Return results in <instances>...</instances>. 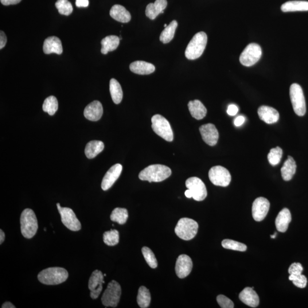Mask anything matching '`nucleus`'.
Segmentation results:
<instances>
[{"label": "nucleus", "instance_id": "f257e3e1", "mask_svg": "<svg viewBox=\"0 0 308 308\" xmlns=\"http://www.w3.org/2000/svg\"><path fill=\"white\" fill-rule=\"evenodd\" d=\"M171 170L169 167L162 165L148 166L139 174L140 180L149 182H161L169 178Z\"/></svg>", "mask_w": 308, "mask_h": 308}, {"label": "nucleus", "instance_id": "f03ea898", "mask_svg": "<svg viewBox=\"0 0 308 308\" xmlns=\"http://www.w3.org/2000/svg\"><path fill=\"white\" fill-rule=\"evenodd\" d=\"M68 272L61 267H52L45 269L39 273L38 280L45 285H58L68 279Z\"/></svg>", "mask_w": 308, "mask_h": 308}, {"label": "nucleus", "instance_id": "7ed1b4c3", "mask_svg": "<svg viewBox=\"0 0 308 308\" xmlns=\"http://www.w3.org/2000/svg\"><path fill=\"white\" fill-rule=\"evenodd\" d=\"M207 43V36L205 33L201 32L195 34L187 46L185 56L187 59L196 60L204 53Z\"/></svg>", "mask_w": 308, "mask_h": 308}, {"label": "nucleus", "instance_id": "20e7f679", "mask_svg": "<svg viewBox=\"0 0 308 308\" xmlns=\"http://www.w3.org/2000/svg\"><path fill=\"white\" fill-rule=\"evenodd\" d=\"M20 224L22 235L25 238L31 239L36 235L38 228V221L32 209L26 208L23 210Z\"/></svg>", "mask_w": 308, "mask_h": 308}, {"label": "nucleus", "instance_id": "39448f33", "mask_svg": "<svg viewBox=\"0 0 308 308\" xmlns=\"http://www.w3.org/2000/svg\"><path fill=\"white\" fill-rule=\"evenodd\" d=\"M199 225L196 221L190 218H182L175 228V233L181 239L192 240L197 235Z\"/></svg>", "mask_w": 308, "mask_h": 308}, {"label": "nucleus", "instance_id": "423d86ee", "mask_svg": "<svg viewBox=\"0 0 308 308\" xmlns=\"http://www.w3.org/2000/svg\"><path fill=\"white\" fill-rule=\"evenodd\" d=\"M152 128L159 136L167 142H172L174 139V134L170 123L165 117L157 114L151 118Z\"/></svg>", "mask_w": 308, "mask_h": 308}, {"label": "nucleus", "instance_id": "0eeeda50", "mask_svg": "<svg viewBox=\"0 0 308 308\" xmlns=\"http://www.w3.org/2000/svg\"><path fill=\"white\" fill-rule=\"evenodd\" d=\"M121 294V287L116 281L112 280L108 283L101 301L105 307L115 308L118 306Z\"/></svg>", "mask_w": 308, "mask_h": 308}, {"label": "nucleus", "instance_id": "6e6552de", "mask_svg": "<svg viewBox=\"0 0 308 308\" xmlns=\"http://www.w3.org/2000/svg\"><path fill=\"white\" fill-rule=\"evenodd\" d=\"M290 95L292 106L296 114L302 116L306 113V103L303 89L298 84L291 86Z\"/></svg>", "mask_w": 308, "mask_h": 308}, {"label": "nucleus", "instance_id": "1a4fd4ad", "mask_svg": "<svg viewBox=\"0 0 308 308\" xmlns=\"http://www.w3.org/2000/svg\"><path fill=\"white\" fill-rule=\"evenodd\" d=\"M262 50L259 45L252 43L249 44L241 53L240 56L241 64L247 67L254 65L262 57Z\"/></svg>", "mask_w": 308, "mask_h": 308}, {"label": "nucleus", "instance_id": "9d476101", "mask_svg": "<svg viewBox=\"0 0 308 308\" xmlns=\"http://www.w3.org/2000/svg\"><path fill=\"white\" fill-rule=\"evenodd\" d=\"M208 177L210 181L217 186L227 187L231 181L229 171L220 166L212 167L209 171Z\"/></svg>", "mask_w": 308, "mask_h": 308}, {"label": "nucleus", "instance_id": "9b49d317", "mask_svg": "<svg viewBox=\"0 0 308 308\" xmlns=\"http://www.w3.org/2000/svg\"><path fill=\"white\" fill-rule=\"evenodd\" d=\"M62 223L65 227L72 231H79L81 229L80 221L77 217L73 210L70 208L62 207L60 204H57Z\"/></svg>", "mask_w": 308, "mask_h": 308}, {"label": "nucleus", "instance_id": "f8f14e48", "mask_svg": "<svg viewBox=\"0 0 308 308\" xmlns=\"http://www.w3.org/2000/svg\"><path fill=\"white\" fill-rule=\"evenodd\" d=\"M187 188L192 192L193 198L197 201H203L207 196V191L204 182L197 177L190 178L186 182Z\"/></svg>", "mask_w": 308, "mask_h": 308}, {"label": "nucleus", "instance_id": "ddd939ff", "mask_svg": "<svg viewBox=\"0 0 308 308\" xmlns=\"http://www.w3.org/2000/svg\"><path fill=\"white\" fill-rule=\"evenodd\" d=\"M270 207V203L267 199L260 197L253 203L252 213L253 219L256 221L263 220L267 215Z\"/></svg>", "mask_w": 308, "mask_h": 308}, {"label": "nucleus", "instance_id": "4468645a", "mask_svg": "<svg viewBox=\"0 0 308 308\" xmlns=\"http://www.w3.org/2000/svg\"><path fill=\"white\" fill-rule=\"evenodd\" d=\"M103 283L104 281L103 272L99 270L94 271L89 281V289L91 291V297L93 299L99 297L103 289Z\"/></svg>", "mask_w": 308, "mask_h": 308}, {"label": "nucleus", "instance_id": "2eb2a0df", "mask_svg": "<svg viewBox=\"0 0 308 308\" xmlns=\"http://www.w3.org/2000/svg\"><path fill=\"white\" fill-rule=\"evenodd\" d=\"M200 131L203 140L210 146L216 145L219 139V132L215 126L212 123H208L202 125L200 128Z\"/></svg>", "mask_w": 308, "mask_h": 308}, {"label": "nucleus", "instance_id": "dca6fc26", "mask_svg": "<svg viewBox=\"0 0 308 308\" xmlns=\"http://www.w3.org/2000/svg\"><path fill=\"white\" fill-rule=\"evenodd\" d=\"M193 264L192 259L186 255L178 257L175 266V272L179 278L183 279L190 274L192 271Z\"/></svg>", "mask_w": 308, "mask_h": 308}, {"label": "nucleus", "instance_id": "f3484780", "mask_svg": "<svg viewBox=\"0 0 308 308\" xmlns=\"http://www.w3.org/2000/svg\"><path fill=\"white\" fill-rule=\"evenodd\" d=\"M122 169V166L120 164H116L107 171L101 184V187L103 191L108 190L114 184L121 174Z\"/></svg>", "mask_w": 308, "mask_h": 308}, {"label": "nucleus", "instance_id": "a211bd4d", "mask_svg": "<svg viewBox=\"0 0 308 308\" xmlns=\"http://www.w3.org/2000/svg\"><path fill=\"white\" fill-rule=\"evenodd\" d=\"M103 109L102 104L99 101H93L89 104L84 110L86 118L91 121H98L102 117Z\"/></svg>", "mask_w": 308, "mask_h": 308}, {"label": "nucleus", "instance_id": "6ab92c4d", "mask_svg": "<svg viewBox=\"0 0 308 308\" xmlns=\"http://www.w3.org/2000/svg\"><path fill=\"white\" fill-rule=\"evenodd\" d=\"M239 299L245 305L252 308L259 306L260 300L258 295L253 290V287H246L240 292Z\"/></svg>", "mask_w": 308, "mask_h": 308}, {"label": "nucleus", "instance_id": "aec40b11", "mask_svg": "<svg viewBox=\"0 0 308 308\" xmlns=\"http://www.w3.org/2000/svg\"><path fill=\"white\" fill-rule=\"evenodd\" d=\"M258 115L260 119L267 124L278 122L280 116L275 108L267 106H260L258 109Z\"/></svg>", "mask_w": 308, "mask_h": 308}, {"label": "nucleus", "instance_id": "412c9836", "mask_svg": "<svg viewBox=\"0 0 308 308\" xmlns=\"http://www.w3.org/2000/svg\"><path fill=\"white\" fill-rule=\"evenodd\" d=\"M43 51L46 54H61L63 52V48L60 39L55 36L47 38L43 46Z\"/></svg>", "mask_w": 308, "mask_h": 308}, {"label": "nucleus", "instance_id": "4be33fe9", "mask_svg": "<svg viewBox=\"0 0 308 308\" xmlns=\"http://www.w3.org/2000/svg\"><path fill=\"white\" fill-rule=\"evenodd\" d=\"M167 6V0H156L154 3H150L147 6L146 16L153 20L159 14L163 13V10L166 8Z\"/></svg>", "mask_w": 308, "mask_h": 308}, {"label": "nucleus", "instance_id": "5701e85b", "mask_svg": "<svg viewBox=\"0 0 308 308\" xmlns=\"http://www.w3.org/2000/svg\"><path fill=\"white\" fill-rule=\"evenodd\" d=\"M292 220L290 210L288 208H284L279 213L275 220V224L278 231L285 232Z\"/></svg>", "mask_w": 308, "mask_h": 308}, {"label": "nucleus", "instance_id": "b1692460", "mask_svg": "<svg viewBox=\"0 0 308 308\" xmlns=\"http://www.w3.org/2000/svg\"><path fill=\"white\" fill-rule=\"evenodd\" d=\"M130 69L133 72L139 75H150L155 72V66L145 61H136L132 62L130 65Z\"/></svg>", "mask_w": 308, "mask_h": 308}, {"label": "nucleus", "instance_id": "393cba45", "mask_svg": "<svg viewBox=\"0 0 308 308\" xmlns=\"http://www.w3.org/2000/svg\"><path fill=\"white\" fill-rule=\"evenodd\" d=\"M110 15L115 20L122 23L130 22L131 19L129 11L125 7L120 5L113 6L110 11Z\"/></svg>", "mask_w": 308, "mask_h": 308}, {"label": "nucleus", "instance_id": "a878e982", "mask_svg": "<svg viewBox=\"0 0 308 308\" xmlns=\"http://www.w3.org/2000/svg\"><path fill=\"white\" fill-rule=\"evenodd\" d=\"M296 162L293 158L291 156H288L287 161L284 162V165L281 169L282 176L285 181H290L293 178L296 173Z\"/></svg>", "mask_w": 308, "mask_h": 308}, {"label": "nucleus", "instance_id": "bb28decb", "mask_svg": "<svg viewBox=\"0 0 308 308\" xmlns=\"http://www.w3.org/2000/svg\"><path fill=\"white\" fill-rule=\"evenodd\" d=\"M188 107L191 114L197 120L204 119L207 112L204 104L199 100L190 101Z\"/></svg>", "mask_w": 308, "mask_h": 308}, {"label": "nucleus", "instance_id": "cd10ccee", "mask_svg": "<svg viewBox=\"0 0 308 308\" xmlns=\"http://www.w3.org/2000/svg\"><path fill=\"white\" fill-rule=\"evenodd\" d=\"M104 143L100 140H92L86 146L85 153L89 159L97 157L104 149Z\"/></svg>", "mask_w": 308, "mask_h": 308}, {"label": "nucleus", "instance_id": "c85d7f7f", "mask_svg": "<svg viewBox=\"0 0 308 308\" xmlns=\"http://www.w3.org/2000/svg\"><path fill=\"white\" fill-rule=\"evenodd\" d=\"M120 38L116 36H108L101 41V53L107 54L109 52L114 51L118 48L119 45Z\"/></svg>", "mask_w": 308, "mask_h": 308}, {"label": "nucleus", "instance_id": "c756f323", "mask_svg": "<svg viewBox=\"0 0 308 308\" xmlns=\"http://www.w3.org/2000/svg\"><path fill=\"white\" fill-rule=\"evenodd\" d=\"M281 9L283 12H291V11H308V1H290L284 3L281 6Z\"/></svg>", "mask_w": 308, "mask_h": 308}, {"label": "nucleus", "instance_id": "7c9ffc66", "mask_svg": "<svg viewBox=\"0 0 308 308\" xmlns=\"http://www.w3.org/2000/svg\"><path fill=\"white\" fill-rule=\"evenodd\" d=\"M110 92L113 102L119 104L123 99V92L118 81L112 79L110 81Z\"/></svg>", "mask_w": 308, "mask_h": 308}, {"label": "nucleus", "instance_id": "2f4dec72", "mask_svg": "<svg viewBox=\"0 0 308 308\" xmlns=\"http://www.w3.org/2000/svg\"><path fill=\"white\" fill-rule=\"evenodd\" d=\"M178 27V22L176 20L171 22L166 28L163 30L161 36H160V41L163 44H168L173 40L174 37L175 31Z\"/></svg>", "mask_w": 308, "mask_h": 308}, {"label": "nucleus", "instance_id": "473e14b6", "mask_svg": "<svg viewBox=\"0 0 308 308\" xmlns=\"http://www.w3.org/2000/svg\"><path fill=\"white\" fill-rule=\"evenodd\" d=\"M151 302L150 291L144 286L139 288L137 303L140 308H146L149 307Z\"/></svg>", "mask_w": 308, "mask_h": 308}, {"label": "nucleus", "instance_id": "72a5a7b5", "mask_svg": "<svg viewBox=\"0 0 308 308\" xmlns=\"http://www.w3.org/2000/svg\"><path fill=\"white\" fill-rule=\"evenodd\" d=\"M128 217V211L126 208H116L112 210L110 219L119 224H124L126 223Z\"/></svg>", "mask_w": 308, "mask_h": 308}, {"label": "nucleus", "instance_id": "f704fd0d", "mask_svg": "<svg viewBox=\"0 0 308 308\" xmlns=\"http://www.w3.org/2000/svg\"><path fill=\"white\" fill-rule=\"evenodd\" d=\"M58 103L54 96H50L46 99L42 105V109L50 115H53L58 110Z\"/></svg>", "mask_w": 308, "mask_h": 308}, {"label": "nucleus", "instance_id": "c9c22d12", "mask_svg": "<svg viewBox=\"0 0 308 308\" xmlns=\"http://www.w3.org/2000/svg\"><path fill=\"white\" fill-rule=\"evenodd\" d=\"M103 241L108 246H114L118 244L119 241V233L116 229H111L103 233Z\"/></svg>", "mask_w": 308, "mask_h": 308}, {"label": "nucleus", "instance_id": "e433bc0d", "mask_svg": "<svg viewBox=\"0 0 308 308\" xmlns=\"http://www.w3.org/2000/svg\"><path fill=\"white\" fill-rule=\"evenodd\" d=\"M221 245L225 249H231V250L234 251L244 252L247 249L246 245L238 242V241L230 239L223 240L222 241Z\"/></svg>", "mask_w": 308, "mask_h": 308}, {"label": "nucleus", "instance_id": "4c0bfd02", "mask_svg": "<svg viewBox=\"0 0 308 308\" xmlns=\"http://www.w3.org/2000/svg\"><path fill=\"white\" fill-rule=\"evenodd\" d=\"M283 156V150L280 147L272 149L268 155L269 162L272 166H276L280 162Z\"/></svg>", "mask_w": 308, "mask_h": 308}, {"label": "nucleus", "instance_id": "58836bf2", "mask_svg": "<svg viewBox=\"0 0 308 308\" xmlns=\"http://www.w3.org/2000/svg\"><path fill=\"white\" fill-rule=\"evenodd\" d=\"M56 6L61 14L69 15L73 12L72 3L68 0H58L56 2Z\"/></svg>", "mask_w": 308, "mask_h": 308}, {"label": "nucleus", "instance_id": "ea45409f", "mask_svg": "<svg viewBox=\"0 0 308 308\" xmlns=\"http://www.w3.org/2000/svg\"><path fill=\"white\" fill-rule=\"evenodd\" d=\"M142 252L144 258L145 259L147 263L151 268H156L158 267L157 260L151 249L147 247H143Z\"/></svg>", "mask_w": 308, "mask_h": 308}, {"label": "nucleus", "instance_id": "a19ab883", "mask_svg": "<svg viewBox=\"0 0 308 308\" xmlns=\"http://www.w3.org/2000/svg\"><path fill=\"white\" fill-rule=\"evenodd\" d=\"M289 279L293 282L295 286L298 288H306L307 285V279L304 275H290Z\"/></svg>", "mask_w": 308, "mask_h": 308}, {"label": "nucleus", "instance_id": "79ce46f5", "mask_svg": "<svg viewBox=\"0 0 308 308\" xmlns=\"http://www.w3.org/2000/svg\"><path fill=\"white\" fill-rule=\"evenodd\" d=\"M217 302L222 308H233L234 304L232 300L224 295H219L217 297Z\"/></svg>", "mask_w": 308, "mask_h": 308}, {"label": "nucleus", "instance_id": "37998d69", "mask_svg": "<svg viewBox=\"0 0 308 308\" xmlns=\"http://www.w3.org/2000/svg\"><path fill=\"white\" fill-rule=\"evenodd\" d=\"M303 271L302 265L299 263H295L291 265L288 272L290 275H302Z\"/></svg>", "mask_w": 308, "mask_h": 308}, {"label": "nucleus", "instance_id": "c03bdc74", "mask_svg": "<svg viewBox=\"0 0 308 308\" xmlns=\"http://www.w3.org/2000/svg\"><path fill=\"white\" fill-rule=\"evenodd\" d=\"M238 110V107L235 104H229L228 107L227 113L229 115L235 116L237 114Z\"/></svg>", "mask_w": 308, "mask_h": 308}, {"label": "nucleus", "instance_id": "a18cd8bd", "mask_svg": "<svg viewBox=\"0 0 308 308\" xmlns=\"http://www.w3.org/2000/svg\"><path fill=\"white\" fill-rule=\"evenodd\" d=\"M7 42V37L4 32H0V49L4 48Z\"/></svg>", "mask_w": 308, "mask_h": 308}, {"label": "nucleus", "instance_id": "49530a36", "mask_svg": "<svg viewBox=\"0 0 308 308\" xmlns=\"http://www.w3.org/2000/svg\"><path fill=\"white\" fill-rule=\"evenodd\" d=\"M2 5L8 6L10 5H15L20 2L22 0H0Z\"/></svg>", "mask_w": 308, "mask_h": 308}, {"label": "nucleus", "instance_id": "de8ad7c7", "mask_svg": "<svg viewBox=\"0 0 308 308\" xmlns=\"http://www.w3.org/2000/svg\"><path fill=\"white\" fill-rule=\"evenodd\" d=\"M76 5L78 7H86L89 5V0H76Z\"/></svg>", "mask_w": 308, "mask_h": 308}, {"label": "nucleus", "instance_id": "09e8293b", "mask_svg": "<svg viewBox=\"0 0 308 308\" xmlns=\"http://www.w3.org/2000/svg\"><path fill=\"white\" fill-rule=\"evenodd\" d=\"M244 122V117L243 116H239L234 120V124H235L236 126L239 127L242 125Z\"/></svg>", "mask_w": 308, "mask_h": 308}, {"label": "nucleus", "instance_id": "8fccbe9b", "mask_svg": "<svg viewBox=\"0 0 308 308\" xmlns=\"http://www.w3.org/2000/svg\"><path fill=\"white\" fill-rule=\"evenodd\" d=\"M15 307L10 302H6L2 304V308H15Z\"/></svg>", "mask_w": 308, "mask_h": 308}, {"label": "nucleus", "instance_id": "3c124183", "mask_svg": "<svg viewBox=\"0 0 308 308\" xmlns=\"http://www.w3.org/2000/svg\"><path fill=\"white\" fill-rule=\"evenodd\" d=\"M5 239V235L2 229H0V244H2Z\"/></svg>", "mask_w": 308, "mask_h": 308}, {"label": "nucleus", "instance_id": "603ef678", "mask_svg": "<svg viewBox=\"0 0 308 308\" xmlns=\"http://www.w3.org/2000/svg\"><path fill=\"white\" fill-rule=\"evenodd\" d=\"M185 194L187 198H193L192 193V192H191V191L189 189L186 190Z\"/></svg>", "mask_w": 308, "mask_h": 308}, {"label": "nucleus", "instance_id": "864d4df0", "mask_svg": "<svg viewBox=\"0 0 308 308\" xmlns=\"http://www.w3.org/2000/svg\"><path fill=\"white\" fill-rule=\"evenodd\" d=\"M276 235H277V233H276V232H275V234H274V235H271V238H272V239H275V238H276Z\"/></svg>", "mask_w": 308, "mask_h": 308}, {"label": "nucleus", "instance_id": "5fc2aeb1", "mask_svg": "<svg viewBox=\"0 0 308 308\" xmlns=\"http://www.w3.org/2000/svg\"><path fill=\"white\" fill-rule=\"evenodd\" d=\"M167 26V24H165V25H164V27H165V28H166Z\"/></svg>", "mask_w": 308, "mask_h": 308}, {"label": "nucleus", "instance_id": "6e6d98bb", "mask_svg": "<svg viewBox=\"0 0 308 308\" xmlns=\"http://www.w3.org/2000/svg\"><path fill=\"white\" fill-rule=\"evenodd\" d=\"M103 275H104V276H106V274H104Z\"/></svg>", "mask_w": 308, "mask_h": 308}]
</instances>
